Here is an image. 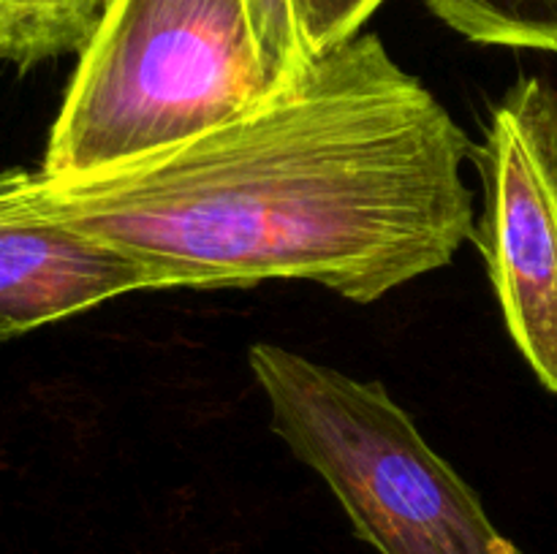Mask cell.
Masks as SVG:
<instances>
[{
  "label": "cell",
  "mask_w": 557,
  "mask_h": 554,
  "mask_svg": "<svg viewBox=\"0 0 557 554\" xmlns=\"http://www.w3.org/2000/svg\"><path fill=\"white\" fill-rule=\"evenodd\" d=\"M473 161L484 179L473 242L517 351L557 394V87L515 81L490 109Z\"/></svg>",
  "instance_id": "277c9868"
},
{
  "label": "cell",
  "mask_w": 557,
  "mask_h": 554,
  "mask_svg": "<svg viewBox=\"0 0 557 554\" xmlns=\"http://www.w3.org/2000/svg\"><path fill=\"white\" fill-rule=\"evenodd\" d=\"M112 0H0V63L20 71L79 54Z\"/></svg>",
  "instance_id": "8992f818"
},
{
  "label": "cell",
  "mask_w": 557,
  "mask_h": 554,
  "mask_svg": "<svg viewBox=\"0 0 557 554\" xmlns=\"http://www.w3.org/2000/svg\"><path fill=\"white\" fill-rule=\"evenodd\" d=\"M270 90L245 0H112L38 172L82 179L169 150Z\"/></svg>",
  "instance_id": "7a4b0ae2"
},
{
  "label": "cell",
  "mask_w": 557,
  "mask_h": 554,
  "mask_svg": "<svg viewBox=\"0 0 557 554\" xmlns=\"http://www.w3.org/2000/svg\"><path fill=\"white\" fill-rule=\"evenodd\" d=\"M272 432L313 467L381 554H525L379 380L272 342L248 351Z\"/></svg>",
  "instance_id": "3957f363"
},
{
  "label": "cell",
  "mask_w": 557,
  "mask_h": 554,
  "mask_svg": "<svg viewBox=\"0 0 557 554\" xmlns=\"http://www.w3.org/2000/svg\"><path fill=\"white\" fill-rule=\"evenodd\" d=\"M267 87L286 85L308 65L294 22L292 0H245Z\"/></svg>",
  "instance_id": "ba28073f"
},
{
  "label": "cell",
  "mask_w": 557,
  "mask_h": 554,
  "mask_svg": "<svg viewBox=\"0 0 557 554\" xmlns=\"http://www.w3.org/2000/svg\"><path fill=\"white\" fill-rule=\"evenodd\" d=\"M476 144L373 33L228 123L82 179L0 172V215L136 261L158 288L310 280L368 304L476 237Z\"/></svg>",
  "instance_id": "6da1fadb"
},
{
  "label": "cell",
  "mask_w": 557,
  "mask_h": 554,
  "mask_svg": "<svg viewBox=\"0 0 557 554\" xmlns=\"http://www.w3.org/2000/svg\"><path fill=\"white\" fill-rule=\"evenodd\" d=\"M147 288L150 272L103 244L0 215V342Z\"/></svg>",
  "instance_id": "5b68a950"
},
{
  "label": "cell",
  "mask_w": 557,
  "mask_h": 554,
  "mask_svg": "<svg viewBox=\"0 0 557 554\" xmlns=\"http://www.w3.org/2000/svg\"><path fill=\"white\" fill-rule=\"evenodd\" d=\"M384 0H292L299 43L308 63L362 33Z\"/></svg>",
  "instance_id": "9c48e42d"
},
{
  "label": "cell",
  "mask_w": 557,
  "mask_h": 554,
  "mask_svg": "<svg viewBox=\"0 0 557 554\" xmlns=\"http://www.w3.org/2000/svg\"><path fill=\"white\" fill-rule=\"evenodd\" d=\"M444 25L487 47L557 54V0H424Z\"/></svg>",
  "instance_id": "52a82bcc"
}]
</instances>
